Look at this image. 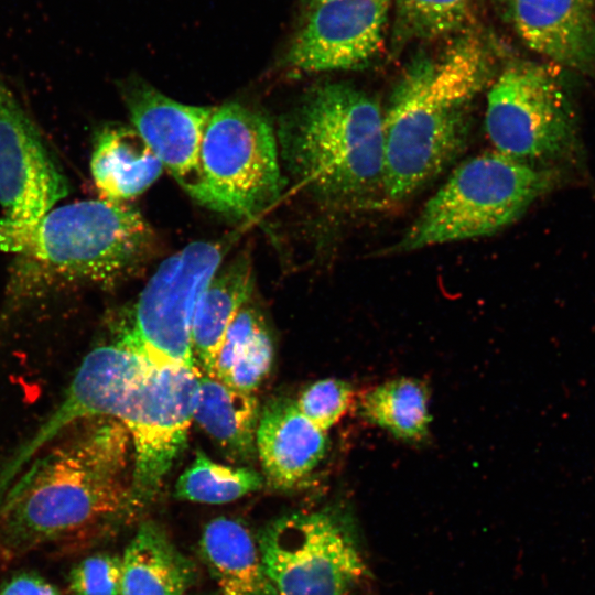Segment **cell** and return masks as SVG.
Instances as JSON below:
<instances>
[{
    "mask_svg": "<svg viewBox=\"0 0 595 595\" xmlns=\"http://www.w3.org/2000/svg\"><path fill=\"white\" fill-rule=\"evenodd\" d=\"M122 93L132 127L182 188L206 206L199 154L213 107L178 102L140 79L126 83Z\"/></svg>",
    "mask_w": 595,
    "mask_h": 595,
    "instance_id": "obj_13",
    "label": "cell"
},
{
    "mask_svg": "<svg viewBox=\"0 0 595 595\" xmlns=\"http://www.w3.org/2000/svg\"><path fill=\"white\" fill-rule=\"evenodd\" d=\"M256 448L268 484L292 490L307 483L320 467L328 439L301 413L294 400L277 398L260 412Z\"/></svg>",
    "mask_w": 595,
    "mask_h": 595,
    "instance_id": "obj_14",
    "label": "cell"
},
{
    "mask_svg": "<svg viewBox=\"0 0 595 595\" xmlns=\"http://www.w3.org/2000/svg\"><path fill=\"white\" fill-rule=\"evenodd\" d=\"M154 245L138 210L106 199L53 207L32 221L0 218V250L14 256L19 286L111 284L140 269Z\"/></svg>",
    "mask_w": 595,
    "mask_h": 595,
    "instance_id": "obj_5",
    "label": "cell"
},
{
    "mask_svg": "<svg viewBox=\"0 0 595 595\" xmlns=\"http://www.w3.org/2000/svg\"><path fill=\"white\" fill-rule=\"evenodd\" d=\"M559 181L553 166L497 151L461 163L387 252L400 253L495 235L517 221Z\"/></svg>",
    "mask_w": 595,
    "mask_h": 595,
    "instance_id": "obj_6",
    "label": "cell"
},
{
    "mask_svg": "<svg viewBox=\"0 0 595 595\" xmlns=\"http://www.w3.org/2000/svg\"><path fill=\"white\" fill-rule=\"evenodd\" d=\"M426 385L412 377L387 380L365 392L358 401L360 415L394 437L422 444L432 421Z\"/></svg>",
    "mask_w": 595,
    "mask_h": 595,
    "instance_id": "obj_21",
    "label": "cell"
},
{
    "mask_svg": "<svg viewBox=\"0 0 595 595\" xmlns=\"http://www.w3.org/2000/svg\"><path fill=\"white\" fill-rule=\"evenodd\" d=\"M122 560L120 595H184L194 580V569L164 529L142 522Z\"/></svg>",
    "mask_w": 595,
    "mask_h": 595,
    "instance_id": "obj_19",
    "label": "cell"
},
{
    "mask_svg": "<svg viewBox=\"0 0 595 595\" xmlns=\"http://www.w3.org/2000/svg\"><path fill=\"white\" fill-rule=\"evenodd\" d=\"M198 547L202 561L223 595H278L266 574L258 539L239 519L210 520Z\"/></svg>",
    "mask_w": 595,
    "mask_h": 595,
    "instance_id": "obj_16",
    "label": "cell"
},
{
    "mask_svg": "<svg viewBox=\"0 0 595 595\" xmlns=\"http://www.w3.org/2000/svg\"><path fill=\"white\" fill-rule=\"evenodd\" d=\"M122 560L116 554L98 553L77 563L69 573L74 595H120Z\"/></svg>",
    "mask_w": 595,
    "mask_h": 595,
    "instance_id": "obj_26",
    "label": "cell"
},
{
    "mask_svg": "<svg viewBox=\"0 0 595 595\" xmlns=\"http://www.w3.org/2000/svg\"><path fill=\"white\" fill-rule=\"evenodd\" d=\"M224 256L223 244L195 241L166 258L128 311L116 343L155 363L197 368L193 317Z\"/></svg>",
    "mask_w": 595,
    "mask_h": 595,
    "instance_id": "obj_9",
    "label": "cell"
},
{
    "mask_svg": "<svg viewBox=\"0 0 595 595\" xmlns=\"http://www.w3.org/2000/svg\"><path fill=\"white\" fill-rule=\"evenodd\" d=\"M0 595H61L57 588L35 574H19L8 581Z\"/></svg>",
    "mask_w": 595,
    "mask_h": 595,
    "instance_id": "obj_27",
    "label": "cell"
},
{
    "mask_svg": "<svg viewBox=\"0 0 595 595\" xmlns=\"http://www.w3.org/2000/svg\"><path fill=\"white\" fill-rule=\"evenodd\" d=\"M278 138L286 169L318 201L348 207L383 195V110L364 90L312 88L280 120Z\"/></svg>",
    "mask_w": 595,
    "mask_h": 595,
    "instance_id": "obj_4",
    "label": "cell"
},
{
    "mask_svg": "<svg viewBox=\"0 0 595 595\" xmlns=\"http://www.w3.org/2000/svg\"><path fill=\"white\" fill-rule=\"evenodd\" d=\"M278 154L262 113L238 102L213 107L199 154L206 207L247 219L261 214L282 191Z\"/></svg>",
    "mask_w": 595,
    "mask_h": 595,
    "instance_id": "obj_7",
    "label": "cell"
},
{
    "mask_svg": "<svg viewBox=\"0 0 595 595\" xmlns=\"http://www.w3.org/2000/svg\"><path fill=\"white\" fill-rule=\"evenodd\" d=\"M50 441L53 444L0 497L2 556L90 538L134 510L127 480L133 446L119 421L83 418Z\"/></svg>",
    "mask_w": 595,
    "mask_h": 595,
    "instance_id": "obj_1",
    "label": "cell"
},
{
    "mask_svg": "<svg viewBox=\"0 0 595 595\" xmlns=\"http://www.w3.org/2000/svg\"><path fill=\"white\" fill-rule=\"evenodd\" d=\"M322 1H325V0H306V2L309 3L310 9L313 8L314 6H316L317 3L322 2Z\"/></svg>",
    "mask_w": 595,
    "mask_h": 595,
    "instance_id": "obj_28",
    "label": "cell"
},
{
    "mask_svg": "<svg viewBox=\"0 0 595 595\" xmlns=\"http://www.w3.org/2000/svg\"><path fill=\"white\" fill-rule=\"evenodd\" d=\"M252 290L251 260L242 253L219 267L202 293L192 323V351L203 374L214 376L225 333Z\"/></svg>",
    "mask_w": 595,
    "mask_h": 595,
    "instance_id": "obj_18",
    "label": "cell"
},
{
    "mask_svg": "<svg viewBox=\"0 0 595 595\" xmlns=\"http://www.w3.org/2000/svg\"><path fill=\"white\" fill-rule=\"evenodd\" d=\"M401 37L434 40L462 30L472 14V0H394Z\"/></svg>",
    "mask_w": 595,
    "mask_h": 595,
    "instance_id": "obj_23",
    "label": "cell"
},
{
    "mask_svg": "<svg viewBox=\"0 0 595 595\" xmlns=\"http://www.w3.org/2000/svg\"><path fill=\"white\" fill-rule=\"evenodd\" d=\"M505 4L530 50L581 71L595 63L593 0H505Z\"/></svg>",
    "mask_w": 595,
    "mask_h": 595,
    "instance_id": "obj_15",
    "label": "cell"
},
{
    "mask_svg": "<svg viewBox=\"0 0 595 595\" xmlns=\"http://www.w3.org/2000/svg\"><path fill=\"white\" fill-rule=\"evenodd\" d=\"M486 132L495 151L545 164L571 158L578 144L572 102L548 67L512 63L489 85Z\"/></svg>",
    "mask_w": 595,
    "mask_h": 595,
    "instance_id": "obj_8",
    "label": "cell"
},
{
    "mask_svg": "<svg viewBox=\"0 0 595 595\" xmlns=\"http://www.w3.org/2000/svg\"><path fill=\"white\" fill-rule=\"evenodd\" d=\"M393 0H325L310 9L284 65L296 74L360 68L382 48Z\"/></svg>",
    "mask_w": 595,
    "mask_h": 595,
    "instance_id": "obj_11",
    "label": "cell"
},
{
    "mask_svg": "<svg viewBox=\"0 0 595 595\" xmlns=\"http://www.w3.org/2000/svg\"><path fill=\"white\" fill-rule=\"evenodd\" d=\"M260 407L245 392L201 371L193 420L231 458L251 461L257 452Z\"/></svg>",
    "mask_w": 595,
    "mask_h": 595,
    "instance_id": "obj_20",
    "label": "cell"
},
{
    "mask_svg": "<svg viewBox=\"0 0 595 595\" xmlns=\"http://www.w3.org/2000/svg\"><path fill=\"white\" fill-rule=\"evenodd\" d=\"M68 191L60 164L0 73V205L4 217L35 220Z\"/></svg>",
    "mask_w": 595,
    "mask_h": 595,
    "instance_id": "obj_12",
    "label": "cell"
},
{
    "mask_svg": "<svg viewBox=\"0 0 595 595\" xmlns=\"http://www.w3.org/2000/svg\"><path fill=\"white\" fill-rule=\"evenodd\" d=\"M355 400L351 383L337 378H325L305 387L295 403L305 418L327 432L348 413Z\"/></svg>",
    "mask_w": 595,
    "mask_h": 595,
    "instance_id": "obj_25",
    "label": "cell"
},
{
    "mask_svg": "<svg viewBox=\"0 0 595 595\" xmlns=\"http://www.w3.org/2000/svg\"><path fill=\"white\" fill-rule=\"evenodd\" d=\"M262 485L263 477L255 469L223 465L197 451L178 477L174 495L186 501L219 505L257 491Z\"/></svg>",
    "mask_w": 595,
    "mask_h": 595,
    "instance_id": "obj_22",
    "label": "cell"
},
{
    "mask_svg": "<svg viewBox=\"0 0 595 595\" xmlns=\"http://www.w3.org/2000/svg\"><path fill=\"white\" fill-rule=\"evenodd\" d=\"M493 76L488 47L469 35L407 66L383 111L386 198L410 197L457 159Z\"/></svg>",
    "mask_w": 595,
    "mask_h": 595,
    "instance_id": "obj_3",
    "label": "cell"
},
{
    "mask_svg": "<svg viewBox=\"0 0 595 595\" xmlns=\"http://www.w3.org/2000/svg\"><path fill=\"white\" fill-rule=\"evenodd\" d=\"M272 361V339L263 327L240 346L214 377L232 388L253 393L270 372Z\"/></svg>",
    "mask_w": 595,
    "mask_h": 595,
    "instance_id": "obj_24",
    "label": "cell"
},
{
    "mask_svg": "<svg viewBox=\"0 0 595 595\" xmlns=\"http://www.w3.org/2000/svg\"><path fill=\"white\" fill-rule=\"evenodd\" d=\"M258 544L278 595H350L366 574L357 542L335 511L280 517L263 528Z\"/></svg>",
    "mask_w": 595,
    "mask_h": 595,
    "instance_id": "obj_10",
    "label": "cell"
},
{
    "mask_svg": "<svg viewBox=\"0 0 595 595\" xmlns=\"http://www.w3.org/2000/svg\"><path fill=\"white\" fill-rule=\"evenodd\" d=\"M163 169L133 127H107L96 137L90 172L102 199L125 203L140 195Z\"/></svg>",
    "mask_w": 595,
    "mask_h": 595,
    "instance_id": "obj_17",
    "label": "cell"
},
{
    "mask_svg": "<svg viewBox=\"0 0 595 595\" xmlns=\"http://www.w3.org/2000/svg\"><path fill=\"white\" fill-rule=\"evenodd\" d=\"M201 370L155 363L119 344L93 349L63 403L35 439L46 442L83 418L108 416L133 446V509L151 502L183 451L196 405Z\"/></svg>",
    "mask_w": 595,
    "mask_h": 595,
    "instance_id": "obj_2",
    "label": "cell"
}]
</instances>
